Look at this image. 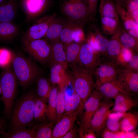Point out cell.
Segmentation results:
<instances>
[{
    "mask_svg": "<svg viewBox=\"0 0 138 138\" xmlns=\"http://www.w3.org/2000/svg\"><path fill=\"white\" fill-rule=\"evenodd\" d=\"M120 29L118 28L109 41L106 55L109 59L108 61L114 63L121 51L122 45L119 38Z\"/></svg>",
    "mask_w": 138,
    "mask_h": 138,
    "instance_id": "cell-19",
    "label": "cell"
},
{
    "mask_svg": "<svg viewBox=\"0 0 138 138\" xmlns=\"http://www.w3.org/2000/svg\"><path fill=\"white\" fill-rule=\"evenodd\" d=\"M119 40L122 45L136 52L138 51V39L130 35L126 31L120 29Z\"/></svg>",
    "mask_w": 138,
    "mask_h": 138,
    "instance_id": "cell-32",
    "label": "cell"
},
{
    "mask_svg": "<svg viewBox=\"0 0 138 138\" xmlns=\"http://www.w3.org/2000/svg\"><path fill=\"white\" fill-rule=\"evenodd\" d=\"M36 95L31 90L17 101L12 112L9 131L24 129L30 125L33 120V113Z\"/></svg>",
    "mask_w": 138,
    "mask_h": 138,
    "instance_id": "cell-1",
    "label": "cell"
},
{
    "mask_svg": "<svg viewBox=\"0 0 138 138\" xmlns=\"http://www.w3.org/2000/svg\"><path fill=\"white\" fill-rule=\"evenodd\" d=\"M65 23L55 17L50 25L46 34L45 39L50 43L59 40V36Z\"/></svg>",
    "mask_w": 138,
    "mask_h": 138,
    "instance_id": "cell-23",
    "label": "cell"
},
{
    "mask_svg": "<svg viewBox=\"0 0 138 138\" xmlns=\"http://www.w3.org/2000/svg\"><path fill=\"white\" fill-rule=\"evenodd\" d=\"M20 31L18 26L12 22L0 21V39L11 40L16 37Z\"/></svg>",
    "mask_w": 138,
    "mask_h": 138,
    "instance_id": "cell-21",
    "label": "cell"
},
{
    "mask_svg": "<svg viewBox=\"0 0 138 138\" xmlns=\"http://www.w3.org/2000/svg\"><path fill=\"white\" fill-rule=\"evenodd\" d=\"M120 118L108 116L105 123V126L110 131H117L120 130Z\"/></svg>",
    "mask_w": 138,
    "mask_h": 138,
    "instance_id": "cell-39",
    "label": "cell"
},
{
    "mask_svg": "<svg viewBox=\"0 0 138 138\" xmlns=\"http://www.w3.org/2000/svg\"><path fill=\"white\" fill-rule=\"evenodd\" d=\"M64 91L58 89L56 99V122L61 118L64 113L65 108Z\"/></svg>",
    "mask_w": 138,
    "mask_h": 138,
    "instance_id": "cell-38",
    "label": "cell"
},
{
    "mask_svg": "<svg viewBox=\"0 0 138 138\" xmlns=\"http://www.w3.org/2000/svg\"><path fill=\"white\" fill-rule=\"evenodd\" d=\"M114 3L118 15L121 19L126 31L138 29V23L132 18L124 7L117 3Z\"/></svg>",
    "mask_w": 138,
    "mask_h": 138,
    "instance_id": "cell-27",
    "label": "cell"
},
{
    "mask_svg": "<svg viewBox=\"0 0 138 138\" xmlns=\"http://www.w3.org/2000/svg\"><path fill=\"white\" fill-rule=\"evenodd\" d=\"M3 0H0V3L3 1Z\"/></svg>",
    "mask_w": 138,
    "mask_h": 138,
    "instance_id": "cell-51",
    "label": "cell"
},
{
    "mask_svg": "<svg viewBox=\"0 0 138 138\" xmlns=\"http://www.w3.org/2000/svg\"><path fill=\"white\" fill-rule=\"evenodd\" d=\"M76 128L74 126L69 130L62 138H75L79 136Z\"/></svg>",
    "mask_w": 138,
    "mask_h": 138,
    "instance_id": "cell-47",
    "label": "cell"
},
{
    "mask_svg": "<svg viewBox=\"0 0 138 138\" xmlns=\"http://www.w3.org/2000/svg\"><path fill=\"white\" fill-rule=\"evenodd\" d=\"M103 99L94 115L88 127L94 131L97 136L101 134L105 127L106 121L110 112V109L114 104L111 99L103 98Z\"/></svg>",
    "mask_w": 138,
    "mask_h": 138,
    "instance_id": "cell-8",
    "label": "cell"
},
{
    "mask_svg": "<svg viewBox=\"0 0 138 138\" xmlns=\"http://www.w3.org/2000/svg\"><path fill=\"white\" fill-rule=\"evenodd\" d=\"M45 121L34 126L36 131L35 138H52L53 123Z\"/></svg>",
    "mask_w": 138,
    "mask_h": 138,
    "instance_id": "cell-33",
    "label": "cell"
},
{
    "mask_svg": "<svg viewBox=\"0 0 138 138\" xmlns=\"http://www.w3.org/2000/svg\"><path fill=\"white\" fill-rule=\"evenodd\" d=\"M128 0H115L116 2L121 5L122 6H125V4Z\"/></svg>",
    "mask_w": 138,
    "mask_h": 138,
    "instance_id": "cell-49",
    "label": "cell"
},
{
    "mask_svg": "<svg viewBox=\"0 0 138 138\" xmlns=\"http://www.w3.org/2000/svg\"><path fill=\"white\" fill-rule=\"evenodd\" d=\"M125 132L119 130L117 131H110L106 127L101 132L102 137L103 138H116L127 137V135Z\"/></svg>",
    "mask_w": 138,
    "mask_h": 138,
    "instance_id": "cell-40",
    "label": "cell"
},
{
    "mask_svg": "<svg viewBox=\"0 0 138 138\" xmlns=\"http://www.w3.org/2000/svg\"><path fill=\"white\" fill-rule=\"evenodd\" d=\"M61 9L68 22L77 26H80L90 16L85 0H64Z\"/></svg>",
    "mask_w": 138,
    "mask_h": 138,
    "instance_id": "cell-5",
    "label": "cell"
},
{
    "mask_svg": "<svg viewBox=\"0 0 138 138\" xmlns=\"http://www.w3.org/2000/svg\"><path fill=\"white\" fill-rule=\"evenodd\" d=\"M125 6L126 11L130 15L133 12L138 10V0H128Z\"/></svg>",
    "mask_w": 138,
    "mask_h": 138,
    "instance_id": "cell-44",
    "label": "cell"
},
{
    "mask_svg": "<svg viewBox=\"0 0 138 138\" xmlns=\"http://www.w3.org/2000/svg\"><path fill=\"white\" fill-rule=\"evenodd\" d=\"M68 64L64 62L56 64L50 67L49 81L53 85H57L59 89L64 91L69 78L66 69Z\"/></svg>",
    "mask_w": 138,
    "mask_h": 138,
    "instance_id": "cell-13",
    "label": "cell"
},
{
    "mask_svg": "<svg viewBox=\"0 0 138 138\" xmlns=\"http://www.w3.org/2000/svg\"><path fill=\"white\" fill-rule=\"evenodd\" d=\"M95 87L96 89L100 93L103 98L108 99H114L120 93H124L130 95L125 90L117 78L111 82Z\"/></svg>",
    "mask_w": 138,
    "mask_h": 138,
    "instance_id": "cell-16",
    "label": "cell"
},
{
    "mask_svg": "<svg viewBox=\"0 0 138 138\" xmlns=\"http://www.w3.org/2000/svg\"><path fill=\"white\" fill-rule=\"evenodd\" d=\"M95 47L98 55L106 56L109 40L100 33L94 34Z\"/></svg>",
    "mask_w": 138,
    "mask_h": 138,
    "instance_id": "cell-35",
    "label": "cell"
},
{
    "mask_svg": "<svg viewBox=\"0 0 138 138\" xmlns=\"http://www.w3.org/2000/svg\"><path fill=\"white\" fill-rule=\"evenodd\" d=\"M123 113L122 119L120 121V130L125 132L135 130L138 125V116L130 112Z\"/></svg>",
    "mask_w": 138,
    "mask_h": 138,
    "instance_id": "cell-25",
    "label": "cell"
},
{
    "mask_svg": "<svg viewBox=\"0 0 138 138\" xmlns=\"http://www.w3.org/2000/svg\"><path fill=\"white\" fill-rule=\"evenodd\" d=\"M17 79L12 69L5 68L0 77L2 93L1 99L4 105L5 117L11 115L13 103L16 94Z\"/></svg>",
    "mask_w": 138,
    "mask_h": 138,
    "instance_id": "cell-3",
    "label": "cell"
},
{
    "mask_svg": "<svg viewBox=\"0 0 138 138\" xmlns=\"http://www.w3.org/2000/svg\"><path fill=\"white\" fill-rule=\"evenodd\" d=\"M79 136L82 138H96L97 136L92 129L88 128L83 132L78 133Z\"/></svg>",
    "mask_w": 138,
    "mask_h": 138,
    "instance_id": "cell-46",
    "label": "cell"
},
{
    "mask_svg": "<svg viewBox=\"0 0 138 138\" xmlns=\"http://www.w3.org/2000/svg\"><path fill=\"white\" fill-rule=\"evenodd\" d=\"M6 124L3 119L0 118V134L5 131L6 128Z\"/></svg>",
    "mask_w": 138,
    "mask_h": 138,
    "instance_id": "cell-48",
    "label": "cell"
},
{
    "mask_svg": "<svg viewBox=\"0 0 138 138\" xmlns=\"http://www.w3.org/2000/svg\"><path fill=\"white\" fill-rule=\"evenodd\" d=\"M24 50L35 60L42 64L49 63L51 55V45L45 39L28 41L22 38Z\"/></svg>",
    "mask_w": 138,
    "mask_h": 138,
    "instance_id": "cell-6",
    "label": "cell"
},
{
    "mask_svg": "<svg viewBox=\"0 0 138 138\" xmlns=\"http://www.w3.org/2000/svg\"><path fill=\"white\" fill-rule=\"evenodd\" d=\"M101 61L100 56L95 52L88 43H82L77 62L80 66L93 73Z\"/></svg>",
    "mask_w": 138,
    "mask_h": 138,
    "instance_id": "cell-12",
    "label": "cell"
},
{
    "mask_svg": "<svg viewBox=\"0 0 138 138\" xmlns=\"http://www.w3.org/2000/svg\"><path fill=\"white\" fill-rule=\"evenodd\" d=\"M129 94L121 93L114 98L113 111L117 112L124 113L135 107L138 105L137 100L133 98Z\"/></svg>",
    "mask_w": 138,
    "mask_h": 138,
    "instance_id": "cell-17",
    "label": "cell"
},
{
    "mask_svg": "<svg viewBox=\"0 0 138 138\" xmlns=\"http://www.w3.org/2000/svg\"><path fill=\"white\" fill-rule=\"evenodd\" d=\"M69 65L73 76L74 91L80 97L83 105L95 86L93 73L77 64Z\"/></svg>",
    "mask_w": 138,
    "mask_h": 138,
    "instance_id": "cell-4",
    "label": "cell"
},
{
    "mask_svg": "<svg viewBox=\"0 0 138 138\" xmlns=\"http://www.w3.org/2000/svg\"><path fill=\"white\" fill-rule=\"evenodd\" d=\"M120 68L113 62L101 61L93 73L96 78L95 87L116 79Z\"/></svg>",
    "mask_w": 138,
    "mask_h": 138,
    "instance_id": "cell-11",
    "label": "cell"
},
{
    "mask_svg": "<svg viewBox=\"0 0 138 138\" xmlns=\"http://www.w3.org/2000/svg\"><path fill=\"white\" fill-rule=\"evenodd\" d=\"M82 109L62 116L58 121L53 128L52 138H62L74 125L78 116Z\"/></svg>",
    "mask_w": 138,
    "mask_h": 138,
    "instance_id": "cell-14",
    "label": "cell"
},
{
    "mask_svg": "<svg viewBox=\"0 0 138 138\" xmlns=\"http://www.w3.org/2000/svg\"><path fill=\"white\" fill-rule=\"evenodd\" d=\"M132 71L138 72V55L133 53L127 63L123 67Z\"/></svg>",
    "mask_w": 138,
    "mask_h": 138,
    "instance_id": "cell-41",
    "label": "cell"
},
{
    "mask_svg": "<svg viewBox=\"0 0 138 138\" xmlns=\"http://www.w3.org/2000/svg\"><path fill=\"white\" fill-rule=\"evenodd\" d=\"M133 53V50L124 47L122 45L120 53L114 63L119 67L122 68L127 63Z\"/></svg>",
    "mask_w": 138,
    "mask_h": 138,
    "instance_id": "cell-37",
    "label": "cell"
},
{
    "mask_svg": "<svg viewBox=\"0 0 138 138\" xmlns=\"http://www.w3.org/2000/svg\"><path fill=\"white\" fill-rule=\"evenodd\" d=\"M47 102L37 96L33 110V120L38 122L45 121L47 119Z\"/></svg>",
    "mask_w": 138,
    "mask_h": 138,
    "instance_id": "cell-28",
    "label": "cell"
},
{
    "mask_svg": "<svg viewBox=\"0 0 138 138\" xmlns=\"http://www.w3.org/2000/svg\"><path fill=\"white\" fill-rule=\"evenodd\" d=\"M39 76L36 80L37 96L47 102L52 86L46 77Z\"/></svg>",
    "mask_w": 138,
    "mask_h": 138,
    "instance_id": "cell-26",
    "label": "cell"
},
{
    "mask_svg": "<svg viewBox=\"0 0 138 138\" xmlns=\"http://www.w3.org/2000/svg\"><path fill=\"white\" fill-rule=\"evenodd\" d=\"M58 88L52 86L48 97L47 119L48 121L53 123L56 120V99Z\"/></svg>",
    "mask_w": 138,
    "mask_h": 138,
    "instance_id": "cell-24",
    "label": "cell"
},
{
    "mask_svg": "<svg viewBox=\"0 0 138 138\" xmlns=\"http://www.w3.org/2000/svg\"><path fill=\"white\" fill-rule=\"evenodd\" d=\"M64 96V111L62 117L78 110L82 109L83 105L81 99L74 91L70 95H67L65 91Z\"/></svg>",
    "mask_w": 138,
    "mask_h": 138,
    "instance_id": "cell-22",
    "label": "cell"
},
{
    "mask_svg": "<svg viewBox=\"0 0 138 138\" xmlns=\"http://www.w3.org/2000/svg\"><path fill=\"white\" fill-rule=\"evenodd\" d=\"M51 50L49 63L50 67L57 63L66 62L64 47L60 40L51 43Z\"/></svg>",
    "mask_w": 138,
    "mask_h": 138,
    "instance_id": "cell-20",
    "label": "cell"
},
{
    "mask_svg": "<svg viewBox=\"0 0 138 138\" xmlns=\"http://www.w3.org/2000/svg\"><path fill=\"white\" fill-rule=\"evenodd\" d=\"M77 26L69 22L65 23L59 37V40L63 44L64 48L74 42V30Z\"/></svg>",
    "mask_w": 138,
    "mask_h": 138,
    "instance_id": "cell-31",
    "label": "cell"
},
{
    "mask_svg": "<svg viewBox=\"0 0 138 138\" xmlns=\"http://www.w3.org/2000/svg\"><path fill=\"white\" fill-rule=\"evenodd\" d=\"M103 0H100L101 2H102L103 1Z\"/></svg>",
    "mask_w": 138,
    "mask_h": 138,
    "instance_id": "cell-52",
    "label": "cell"
},
{
    "mask_svg": "<svg viewBox=\"0 0 138 138\" xmlns=\"http://www.w3.org/2000/svg\"><path fill=\"white\" fill-rule=\"evenodd\" d=\"M98 0H87V5L90 16H94L97 10Z\"/></svg>",
    "mask_w": 138,
    "mask_h": 138,
    "instance_id": "cell-45",
    "label": "cell"
},
{
    "mask_svg": "<svg viewBox=\"0 0 138 138\" xmlns=\"http://www.w3.org/2000/svg\"><path fill=\"white\" fill-rule=\"evenodd\" d=\"M10 55V52L7 50L0 49V67L7 65L9 62Z\"/></svg>",
    "mask_w": 138,
    "mask_h": 138,
    "instance_id": "cell-43",
    "label": "cell"
},
{
    "mask_svg": "<svg viewBox=\"0 0 138 138\" xmlns=\"http://www.w3.org/2000/svg\"><path fill=\"white\" fill-rule=\"evenodd\" d=\"M101 23L103 31L108 35H112L119 28V21L113 19L102 17Z\"/></svg>",
    "mask_w": 138,
    "mask_h": 138,
    "instance_id": "cell-36",
    "label": "cell"
},
{
    "mask_svg": "<svg viewBox=\"0 0 138 138\" xmlns=\"http://www.w3.org/2000/svg\"><path fill=\"white\" fill-rule=\"evenodd\" d=\"M50 4V0H21V7L26 21L30 22L35 21L46 11Z\"/></svg>",
    "mask_w": 138,
    "mask_h": 138,
    "instance_id": "cell-9",
    "label": "cell"
},
{
    "mask_svg": "<svg viewBox=\"0 0 138 138\" xmlns=\"http://www.w3.org/2000/svg\"><path fill=\"white\" fill-rule=\"evenodd\" d=\"M12 63L14 74L23 87H27L36 80L41 74L40 69L35 63L21 54L14 55Z\"/></svg>",
    "mask_w": 138,
    "mask_h": 138,
    "instance_id": "cell-2",
    "label": "cell"
},
{
    "mask_svg": "<svg viewBox=\"0 0 138 138\" xmlns=\"http://www.w3.org/2000/svg\"><path fill=\"white\" fill-rule=\"evenodd\" d=\"M100 12L101 17L110 18L119 21V16L115 3L111 0H104L101 2Z\"/></svg>",
    "mask_w": 138,
    "mask_h": 138,
    "instance_id": "cell-29",
    "label": "cell"
},
{
    "mask_svg": "<svg viewBox=\"0 0 138 138\" xmlns=\"http://www.w3.org/2000/svg\"><path fill=\"white\" fill-rule=\"evenodd\" d=\"M2 93V89L1 88V86L0 81V98L1 97Z\"/></svg>",
    "mask_w": 138,
    "mask_h": 138,
    "instance_id": "cell-50",
    "label": "cell"
},
{
    "mask_svg": "<svg viewBox=\"0 0 138 138\" xmlns=\"http://www.w3.org/2000/svg\"><path fill=\"white\" fill-rule=\"evenodd\" d=\"M85 38V33L83 30L80 26H77L74 30L73 42L82 43Z\"/></svg>",
    "mask_w": 138,
    "mask_h": 138,
    "instance_id": "cell-42",
    "label": "cell"
},
{
    "mask_svg": "<svg viewBox=\"0 0 138 138\" xmlns=\"http://www.w3.org/2000/svg\"><path fill=\"white\" fill-rule=\"evenodd\" d=\"M18 0H3L0 3V21L12 22L18 9Z\"/></svg>",
    "mask_w": 138,
    "mask_h": 138,
    "instance_id": "cell-18",
    "label": "cell"
},
{
    "mask_svg": "<svg viewBox=\"0 0 138 138\" xmlns=\"http://www.w3.org/2000/svg\"><path fill=\"white\" fill-rule=\"evenodd\" d=\"M96 89L93 90L84 103L82 111L78 133L84 131L89 127L92 117L103 98Z\"/></svg>",
    "mask_w": 138,
    "mask_h": 138,
    "instance_id": "cell-7",
    "label": "cell"
},
{
    "mask_svg": "<svg viewBox=\"0 0 138 138\" xmlns=\"http://www.w3.org/2000/svg\"><path fill=\"white\" fill-rule=\"evenodd\" d=\"M82 43L73 42L65 48L67 62L69 65L77 63Z\"/></svg>",
    "mask_w": 138,
    "mask_h": 138,
    "instance_id": "cell-30",
    "label": "cell"
},
{
    "mask_svg": "<svg viewBox=\"0 0 138 138\" xmlns=\"http://www.w3.org/2000/svg\"><path fill=\"white\" fill-rule=\"evenodd\" d=\"M56 16V14L54 13L37 20L24 32L22 39L32 41L44 37L50 25Z\"/></svg>",
    "mask_w": 138,
    "mask_h": 138,
    "instance_id": "cell-10",
    "label": "cell"
},
{
    "mask_svg": "<svg viewBox=\"0 0 138 138\" xmlns=\"http://www.w3.org/2000/svg\"><path fill=\"white\" fill-rule=\"evenodd\" d=\"M3 137L7 138H35L36 131L33 127L30 129L5 131L2 134Z\"/></svg>",
    "mask_w": 138,
    "mask_h": 138,
    "instance_id": "cell-34",
    "label": "cell"
},
{
    "mask_svg": "<svg viewBox=\"0 0 138 138\" xmlns=\"http://www.w3.org/2000/svg\"><path fill=\"white\" fill-rule=\"evenodd\" d=\"M117 78L130 95L138 92V72L120 68Z\"/></svg>",
    "mask_w": 138,
    "mask_h": 138,
    "instance_id": "cell-15",
    "label": "cell"
}]
</instances>
